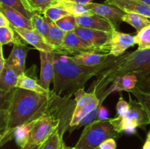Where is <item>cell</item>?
<instances>
[{
    "label": "cell",
    "mask_w": 150,
    "mask_h": 149,
    "mask_svg": "<svg viewBox=\"0 0 150 149\" xmlns=\"http://www.w3.org/2000/svg\"><path fill=\"white\" fill-rule=\"evenodd\" d=\"M83 52L102 53L97 48L90 46L82 40L75 32H68L66 34L62 48V54L67 56H75Z\"/></svg>",
    "instance_id": "cell-10"
},
{
    "label": "cell",
    "mask_w": 150,
    "mask_h": 149,
    "mask_svg": "<svg viewBox=\"0 0 150 149\" xmlns=\"http://www.w3.org/2000/svg\"><path fill=\"white\" fill-rule=\"evenodd\" d=\"M30 20L33 26V29L39 32L47 40L49 26L43 15H41L40 13H35Z\"/></svg>",
    "instance_id": "cell-28"
},
{
    "label": "cell",
    "mask_w": 150,
    "mask_h": 149,
    "mask_svg": "<svg viewBox=\"0 0 150 149\" xmlns=\"http://www.w3.org/2000/svg\"><path fill=\"white\" fill-rule=\"evenodd\" d=\"M122 20V22H125L131 25L133 28L136 29L137 32H140L144 28L150 25L149 18L139 13H127L124 15Z\"/></svg>",
    "instance_id": "cell-26"
},
{
    "label": "cell",
    "mask_w": 150,
    "mask_h": 149,
    "mask_svg": "<svg viewBox=\"0 0 150 149\" xmlns=\"http://www.w3.org/2000/svg\"><path fill=\"white\" fill-rule=\"evenodd\" d=\"M40 59L39 83L42 88L50 90V85L54 78V53L39 51Z\"/></svg>",
    "instance_id": "cell-13"
},
{
    "label": "cell",
    "mask_w": 150,
    "mask_h": 149,
    "mask_svg": "<svg viewBox=\"0 0 150 149\" xmlns=\"http://www.w3.org/2000/svg\"><path fill=\"white\" fill-rule=\"evenodd\" d=\"M105 4L115 6L125 13H139L150 18V5L140 0H105Z\"/></svg>",
    "instance_id": "cell-17"
},
{
    "label": "cell",
    "mask_w": 150,
    "mask_h": 149,
    "mask_svg": "<svg viewBox=\"0 0 150 149\" xmlns=\"http://www.w3.org/2000/svg\"><path fill=\"white\" fill-rule=\"evenodd\" d=\"M0 2L1 4H4L11 8L14 9L16 11L19 12L21 13L23 16L27 18L28 19L30 20L32 17L33 16L34 13H32L29 12L27 9L25 7L22 0H0Z\"/></svg>",
    "instance_id": "cell-32"
},
{
    "label": "cell",
    "mask_w": 150,
    "mask_h": 149,
    "mask_svg": "<svg viewBox=\"0 0 150 149\" xmlns=\"http://www.w3.org/2000/svg\"><path fill=\"white\" fill-rule=\"evenodd\" d=\"M127 92H130L134 95L138 102L141 104V105L143 107L144 110L146 111L150 120V93L143 91L138 89L137 87L131 89Z\"/></svg>",
    "instance_id": "cell-30"
},
{
    "label": "cell",
    "mask_w": 150,
    "mask_h": 149,
    "mask_svg": "<svg viewBox=\"0 0 150 149\" xmlns=\"http://www.w3.org/2000/svg\"><path fill=\"white\" fill-rule=\"evenodd\" d=\"M130 109L125 115L108 118L110 123L114 126V129L119 132L124 131L133 133L138 127L144 128L150 124V120L146 111L137 100H133L129 94Z\"/></svg>",
    "instance_id": "cell-6"
},
{
    "label": "cell",
    "mask_w": 150,
    "mask_h": 149,
    "mask_svg": "<svg viewBox=\"0 0 150 149\" xmlns=\"http://www.w3.org/2000/svg\"><path fill=\"white\" fill-rule=\"evenodd\" d=\"M13 44L11 52L8 58H6V64L11 67L18 75H20L26 71V56L31 48L16 33V39Z\"/></svg>",
    "instance_id": "cell-9"
},
{
    "label": "cell",
    "mask_w": 150,
    "mask_h": 149,
    "mask_svg": "<svg viewBox=\"0 0 150 149\" xmlns=\"http://www.w3.org/2000/svg\"><path fill=\"white\" fill-rule=\"evenodd\" d=\"M75 106L71 97L58 96L51 91L45 105L29 121L32 127L28 143L40 145L59 127L70 129Z\"/></svg>",
    "instance_id": "cell-3"
},
{
    "label": "cell",
    "mask_w": 150,
    "mask_h": 149,
    "mask_svg": "<svg viewBox=\"0 0 150 149\" xmlns=\"http://www.w3.org/2000/svg\"><path fill=\"white\" fill-rule=\"evenodd\" d=\"M32 123L28 122L24 125L18 127L15 131L13 134V140H15L16 144L20 148L23 147L28 143L29 132L32 129Z\"/></svg>",
    "instance_id": "cell-27"
},
{
    "label": "cell",
    "mask_w": 150,
    "mask_h": 149,
    "mask_svg": "<svg viewBox=\"0 0 150 149\" xmlns=\"http://www.w3.org/2000/svg\"><path fill=\"white\" fill-rule=\"evenodd\" d=\"M114 56L96 67H85L72 61L69 56L54 53L53 91L60 96L71 97L78 90L84 89L88 80L107 68Z\"/></svg>",
    "instance_id": "cell-4"
},
{
    "label": "cell",
    "mask_w": 150,
    "mask_h": 149,
    "mask_svg": "<svg viewBox=\"0 0 150 149\" xmlns=\"http://www.w3.org/2000/svg\"><path fill=\"white\" fill-rule=\"evenodd\" d=\"M134 37L138 50L150 49V25L137 32Z\"/></svg>",
    "instance_id": "cell-29"
},
{
    "label": "cell",
    "mask_w": 150,
    "mask_h": 149,
    "mask_svg": "<svg viewBox=\"0 0 150 149\" xmlns=\"http://www.w3.org/2000/svg\"><path fill=\"white\" fill-rule=\"evenodd\" d=\"M100 149H117V143L115 139L108 138L105 140L101 143Z\"/></svg>",
    "instance_id": "cell-36"
},
{
    "label": "cell",
    "mask_w": 150,
    "mask_h": 149,
    "mask_svg": "<svg viewBox=\"0 0 150 149\" xmlns=\"http://www.w3.org/2000/svg\"><path fill=\"white\" fill-rule=\"evenodd\" d=\"M136 85H137V77L134 74H126V75L117 77V78L114 79L109 88H108L98 96L100 101V105L103 103L107 96L113 92H120L122 91L127 92L136 88Z\"/></svg>",
    "instance_id": "cell-15"
},
{
    "label": "cell",
    "mask_w": 150,
    "mask_h": 149,
    "mask_svg": "<svg viewBox=\"0 0 150 149\" xmlns=\"http://www.w3.org/2000/svg\"><path fill=\"white\" fill-rule=\"evenodd\" d=\"M76 22H77L78 26L88 28V29H94V30L107 32H111L114 30H117L115 26L111 22L104 18L95 14L92 15L76 17Z\"/></svg>",
    "instance_id": "cell-18"
},
{
    "label": "cell",
    "mask_w": 150,
    "mask_h": 149,
    "mask_svg": "<svg viewBox=\"0 0 150 149\" xmlns=\"http://www.w3.org/2000/svg\"><path fill=\"white\" fill-rule=\"evenodd\" d=\"M86 6L93 14L104 18L111 22L117 30H118L120 23L122 22V17L125 14V13L120 8L110 4L91 2L86 4Z\"/></svg>",
    "instance_id": "cell-11"
},
{
    "label": "cell",
    "mask_w": 150,
    "mask_h": 149,
    "mask_svg": "<svg viewBox=\"0 0 150 149\" xmlns=\"http://www.w3.org/2000/svg\"><path fill=\"white\" fill-rule=\"evenodd\" d=\"M16 39V32L10 27H0V45L1 46L13 43Z\"/></svg>",
    "instance_id": "cell-34"
},
{
    "label": "cell",
    "mask_w": 150,
    "mask_h": 149,
    "mask_svg": "<svg viewBox=\"0 0 150 149\" xmlns=\"http://www.w3.org/2000/svg\"><path fill=\"white\" fill-rule=\"evenodd\" d=\"M14 32L21 37L26 43L32 45L38 51L55 53V49L50 45L42 35L35 29H27L24 28L14 27L11 26Z\"/></svg>",
    "instance_id": "cell-12"
},
{
    "label": "cell",
    "mask_w": 150,
    "mask_h": 149,
    "mask_svg": "<svg viewBox=\"0 0 150 149\" xmlns=\"http://www.w3.org/2000/svg\"><path fill=\"white\" fill-rule=\"evenodd\" d=\"M57 26L66 32L74 31L78 26L76 22V17L70 15L64 16L56 22Z\"/></svg>",
    "instance_id": "cell-33"
},
{
    "label": "cell",
    "mask_w": 150,
    "mask_h": 149,
    "mask_svg": "<svg viewBox=\"0 0 150 149\" xmlns=\"http://www.w3.org/2000/svg\"><path fill=\"white\" fill-rule=\"evenodd\" d=\"M76 34L90 46L99 50L102 53H109L111 32L94 30L88 28L77 26Z\"/></svg>",
    "instance_id": "cell-8"
},
{
    "label": "cell",
    "mask_w": 150,
    "mask_h": 149,
    "mask_svg": "<svg viewBox=\"0 0 150 149\" xmlns=\"http://www.w3.org/2000/svg\"><path fill=\"white\" fill-rule=\"evenodd\" d=\"M67 149H71V147H67Z\"/></svg>",
    "instance_id": "cell-45"
},
{
    "label": "cell",
    "mask_w": 150,
    "mask_h": 149,
    "mask_svg": "<svg viewBox=\"0 0 150 149\" xmlns=\"http://www.w3.org/2000/svg\"><path fill=\"white\" fill-rule=\"evenodd\" d=\"M140 1H143L144 3L148 4V5H150V0H140Z\"/></svg>",
    "instance_id": "cell-43"
},
{
    "label": "cell",
    "mask_w": 150,
    "mask_h": 149,
    "mask_svg": "<svg viewBox=\"0 0 150 149\" xmlns=\"http://www.w3.org/2000/svg\"><path fill=\"white\" fill-rule=\"evenodd\" d=\"M130 109V103L125 100L122 95H120L119 100L117 103L116 110H117V116L122 117L127 114Z\"/></svg>",
    "instance_id": "cell-35"
},
{
    "label": "cell",
    "mask_w": 150,
    "mask_h": 149,
    "mask_svg": "<svg viewBox=\"0 0 150 149\" xmlns=\"http://www.w3.org/2000/svg\"><path fill=\"white\" fill-rule=\"evenodd\" d=\"M59 4L62 6L70 15L75 17L94 15L86 5L79 4L71 0H61Z\"/></svg>",
    "instance_id": "cell-25"
},
{
    "label": "cell",
    "mask_w": 150,
    "mask_h": 149,
    "mask_svg": "<svg viewBox=\"0 0 150 149\" xmlns=\"http://www.w3.org/2000/svg\"><path fill=\"white\" fill-rule=\"evenodd\" d=\"M134 45V36L114 30L111 32L109 54L116 57L120 56L125 53L126 50Z\"/></svg>",
    "instance_id": "cell-14"
},
{
    "label": "cell",
    "mask_w": 150,
    "mask_h": 149,
    "mask_svg": "<svg viewBox=\"0 0 150 149\" xmlns=\"http://www.w3.org/2000/svg\"><path fill=\"white\" fill-rule=\"evenodd\" d=\"M10 21L2 13L0 12V27H10Z\"/></svg>",
    "instance_id": "cell-38"
},
{
    "label": "cell",
    "mask_w": 150,
    "mask_h": 149,
    "mask_svg": "<svg viewBox=\"0 0 150 149\" xmlns=\"http://www.w3.org/2000/svg\"><path fill=\"white\" fill-rule=\"evenodd\" d=\"M122 133L119 132L109 120L95 121L83 129L79 140L71 149H100L103 142L108 138H120Z\"/></svg>",
    "instance_id": "cell-5"
},
{
    "label": "cell",
    "mask_w": 150,
    "mask_h": 149,
    "mask_svg": "<svg viewBox=\"0 0 150 149\" xmlns=\"http://www.w3.org/2000/svg\"><path fill=\"white\" fill-rule=\"evenodd\" d=\"M143 149H150V141L146 140L144 145L143 146Z\"/></svg>",
    "instance_id": "cell-42"
},
{
    "label": "cell",
    "mask_w": 150,
    "mask_h": 149,
    "mask_svg": "<svg viewBox=\"0 0 150 149\" xmlns=\"http://www.w3.org/2000/svg\"><path fill=\"white\" fill-rule=\"evenodd\" d=\"M71 1H75V2H77L79 4H83V5H86V4H89V3L92 2L93 0H71Z\"/></svg>",
    "instance_id": "cell-41"
},
{
    "label": "cell",
    "mask_w": 150,
    "mask_h": 149,
    "mask_svg": "<svg viewBox=\"0 0 150 149\" xmlns=\"http://www.w3.org/2000/svg\"><path fill=\"white\" fill-rule=\"evenodd\" d=\"M50 95L20 88H15L7 93L1 92L0 145L13 140L15 131L33 118L46 103Z\"/></svg>",
    "instance_id": "cell-1"
},
{
    "label": "cell",
    "mask_w": 150,
    "mask_h": 149,
    "mask_svg": "<svg viewBox=\"0 0 150 149\" xmlns=\"http://www.w3.org/2000/svg\"><path fill=\"white\" fill-rule=\"evenodd\" d=\"M68 130L63 127H59L40 145L38 149H67V146L63 140L64 133Z\"/></svg>",
    "instance_id": "cell-23"
},
{
    "label": "cell",
    "mask_w": 150,
    "mask_h": 149,
    "mask_svg": "<svg viewBox=\"0 0 150 149\" xmlns=\"http://www.w3.org/2000/svg\"><path fill=\"white\" fill-rule=\"evenodd\" d=\"M3 46L1 45V49H0V71L4 69V66L6 64V58H4V54H3Z\"/></svg>",
    "instance_id": "cell-39"
},
{
    "label": "cell",
    "mask_w": 150,
    "mask_h": 149,
    "mask_svg": "<svg viewBox=\"0 0 150 149\" xmlns=\"http://www.w3.org/2000/svg\"><path fill=\"white\" fill-rule=\"evenodd\" d=\"M45 17V16H44ZM46 21L48 23L49 29H48V39L47 41L51 45H52L55 49L56 53L62 54V48L64 37L66 36L67 32L60 29L56 22L53 21L51 19L45 17Z\"/></svg>",
    "instance_id": "cell-21"
},
{
    "label": "cell",
    "mask_w": 150,
    "mask_h": 149,
    "mask_svg": "<svg viewBox=\"0 0 150 149\" xmlns=\"http://www.w3.org/2000/svg\"><path fill=\"white\" fill-rule=\"evenodd\" d=\"M0 12L8 19L11 26L14 27L33 29L31 20L23 16L21 13L4 4H0Z\"/></svg>",
    "instance_id": "cell-20"
},
{
    "label": "cell",
    "mask_w": 150,
    "mask_h": 149,
    "mask_svg": "<svg viewBox=\"0 0 150 149\" xmlns=\"http://www.w3.org/2000/svg\"><path fill=\"white\" fill-rule=\"evenodd\" d=\"M35 69L36 67L35 68V66H33L29 70L18 75L16 88L32 91L43 95H49L51 91L46 90L40 86L39 79L37 78L35 75Z\"/></svg>",
    "instance_id": "cell-16"
},
{
    "label": "cell",
    "mask_w": 150,
    "mask_h": 149,
    "mask_svg": "<svg viewBox=\"0 0 150 149\" xmlns=\"http://www.w3.org/2000/svg\"><path fill=\"white\" fill-rule=\"evenodd\" d=\"M126 74L136 75V87L150 93V49H137L133 53H125L120 56H113L108 67L97 74L89 92H95L98 96L108 89L114 79Z\"/></svg>",
    "instance_id": "cell-2"
},
{
    "label": "cell",
    "mask_w": 150,
    "mask_h": 149,
    "mask_svg": "<svg viewBox=\"0 0 150 149\" xmlns=\"http://www.w3.org/2000/svg\"><path fill=\"white\" fill-rule=\"evenodd\" d=\"M75 106L73 113L70 127L69 131L71 132L76 128H79L81 121L89 114L98 109L100 106V101L95 92L86 91L84 89H81L75 93Z\"/></svg>",
    "instance_id": "cell-7"
},
{
    "label": "cell",
    "mask_w": 150,
    "mask_h": 149,
    "mask_svg": "<svg viewBox=\"0 0 150 149\" xmlns=\"http://www.w3.org/2000/svg\"><path fill=\"white\" fill-rule=\"evenodd\" d=\"M147 141H150V130L149 131V132H148L147 134V136H146V140Z\"/></svg>",
    "instance_id": "cell-44"
},
{
    "label": "cell",
    "mask_w": 150,
    "mask_h": 149,
    "mask_svg": "<svg viewBox=\"0 0 150 149\" xmlns=\"http://www.w3.org/2000/svg\"><path fill=\"white\" fill-rule=\"evenodd\" d=\"M45 17L51 19V20L54 22H57L62 18L64 17V16L70 15V13L65 10V9L61 6L60 4H57V5L53 6V7H50L48 10H45V13H43Z\"/></svg>",
    "instance_id": "cell-31"
},
{
    "label": "cell",
    "mask_w": 150,
    "mask_h": 149,
    "mask_svg": "<svg viewBox=\"0 0 150 149\" xmlns=\"http://www.w3.org/2000/svg\"><path fill=\"white\" fill-rule=\"evenodd\" d=\"M40 145H33V144H29L27 143L25 146L23 147L20 148V149H38Z\"/></svg>",
    "instance_id": "cell-40"
},
{
    "label": "cell",
    "mask_w": 150,
    "mask_h": 149,
    "mask_svg": "<svg viewBox=\"0 0 150 149\" xmlns=\"http://www.w3.org/2000/svg\"><path fill=\"white\" fill-rule=\"evenodd\" d=\"M108 119V111L106 108L103 105L99 107L98 112V115L95 121H104V120Z\"/></svg>",
    "instance_id": "cell-37"
},
{
    "label": "cell",
    "mask_w": 150,
    "mask_h": 149,
    "mask_svg": "<svg viewBox=\"0 0 150 149\" xmlns=\"http://www.w3.org/2000/svg\"><path fill=\"white\" fill-rule=\"evenodd\" d=\"M18 77L16 72L6 64L0 71V91L7 93L16 88Z\"/></svg>",
    "instance_id": "cell-22"
},
{
    "label": "cell",
    "mask_w": 150,
    "mask_h": 149,
    "mask_svg": "<svg viewBox=\"0 0 150 149\" xmlns=\"http://www.w3.org/2000/svg\"><path fill=\"white\" fill-rule=\"evenodd\" d=\"M109 53H100L96 52H83L75 56H69V58L75 63L85 67H96L108 59Z\"/></svg>",
    "instance_id": "cell-19"
},
{
    "label": "cell",
    "mask_w": 150,
    "mask_h": 149,
    "mask_svg": "<svg viewBox=\"0 0 150 149\" xmlns=\"http://www.w3.org/2000/svg\"><path fill=\"white\" fill-rule=\"evenodd\" d=\"M61 0H22L25 7L32 13L43 14L53 6L59 4Z\"/></svg>",
    "instance_id": "cell-24"
}]
</instances>
